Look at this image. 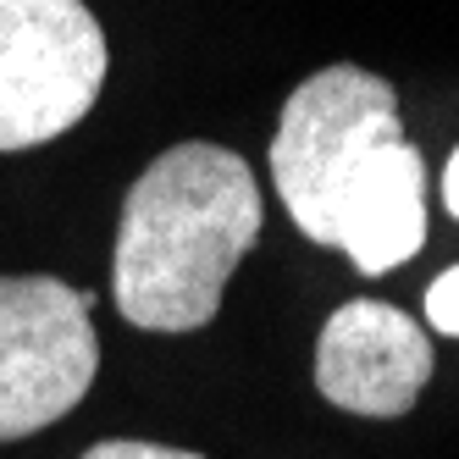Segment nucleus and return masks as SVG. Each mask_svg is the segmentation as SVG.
I'll return each mask as SVG.
<instances>
[{
    "instance_id": "obj_6",
    "label": "nucleus",
    "mask_w": 459,
    "mask_h": 459,
    "mask_svg": "<svg viewBox=\"0 0 459 459\" xmlns=\"http://www.w3.org/2000/svg\"><path fill=\"white\" fill-rule=\"evenodd\" d=\"M426 244V167L415 144H393L366 188L349 200L338 221V244L366 277H382Z\"/></svg>"
},
{
    "instance_id": "obj_3",
    "label": "nucleus",
    "mask_w": 459,
    "mask_h": 459,
    "mask_svg": "<svg viewBox=\"0 0 459 459\" xmlns=\"http://www.w3.org/2000/svg\"><path fill=\"white\" fill-rule=\"evenodd\" d=\"M106 83V34L83 0H0V155L83 122Z\"/></svg>"
},
{
    "instance_id": "obj_1",
    "label": "nucleus",
    "mask_w": 459,
    "mask_h": 459,
    "mask_svg": "<svg viewBox=\"0 0 459 459\" xmlns=\"http://www.w3.org/2000/svg\"><path fill=\"white\" fill-rule=\"evenodd\" d=\"M260 238V188L244 155L188 139L155 155L122 200L111 293L144 333H200Z\"/></svg>"
},
{
    "instance_id": "obj_4",
    "label": "nucleus",
    "mask_w": 459,
    "mask_h": 459,
    "mask_svg": "<svg viewBox=\"0 0 459 459\" xmlns=\"http://www.w3.org/2000/svg\"><path fill=\"white\" fill-rule=\"evenodd\" d=\"M94 293L56 277H0V443L61 420L100 371Z\"/></svg>"
},
{
    "instance_id": "obj_5",
    "label": "nucleus",
    "mask_w": 459,
    "mask_h": 459,
    "mask_svg": "<svg viewBox=\"0 0 459 459\" xmlns=\"http://www.w3.org/2000/svg\"><path fill=\"white\" fill-rule=\"evenodd\" d=\"M426 377H432V338L382 299H349L321 326L316 387L349 415L399 420L415 410Z\"/></svg>"
},
{
    "instance_id": "obj_9",
    "label": "nucleus",
    "mask_w": 459,
    "mask_h": 459,
    "mask_svg": "<svg viewBox=\"0 0 459 459\" xmlns=\"http://www.w3.org/2000/svg\"><path fill=\"white\" fill-rule=\"evenodd\" d=\"M443 205H448V216L459 221V150L448 155V172H443Z\"/></svg>"
},
{
    "instance_id": "obj_7",
    "label": "nucleus",
    "mask_w": 459,
    "mask_h": 459,
    "mask_svg": "<svg viewBox=\"0 0 459 459\" xmlns=\"http://www.w3.org/2000/svg\"><path fill=\"white\" fill-rule=\"evenodd\" d=\"M426 321H432V333L459 338V266H448L432 288H426Z\"/></svg>"
},
{
    "instance_id": "obj_8",
    "label": "nucleus",
    "mask_w": 459,
    "mask_h": 459,
    "mask_svg": "<svg viewBox=\"0 0 459 459\" xmlns=\"http://www.w3.org/2000/svg\"><path fill=\"white\" fill-rule=\"evenodd\" d=\"M83 459H205V454L167 448V443H134V437H117V443H94Z\"/></svg>"
},
{
    "instance_id": "obj_2",
    "label": "nucleus",
    "mask_w": 459,
    "mask_h": 459,
    "mask_svg": "<svg viewBox=\"0 0 459 459\" xmlns=\"http://www.w3.org/2000/svg\"><path fill=\"white\" fill-rule=\"evenodd\" d=\"M399 139V94L387 78L366 67H321L305 78L272 139V183L293 227L310 244H338L349 200Z\"/></svg>"
}]
</instances>
